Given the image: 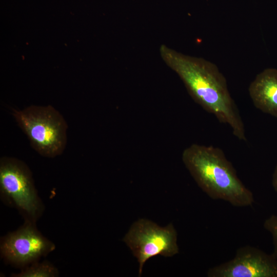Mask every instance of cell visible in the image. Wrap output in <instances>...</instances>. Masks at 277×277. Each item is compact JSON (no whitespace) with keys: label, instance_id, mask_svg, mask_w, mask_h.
Instances as JSON below:
<instances>
[{"label":"cell","instance_id":"1","mask_svg":"<svg viewBox=\"0 0 277 277\" xmlns=\"http://www.w3.org/2000/svg\"><path fill=\"white\" fill-rule=\"evenodd\" d=\"M160 53L196 102L220 123L229 126L237 138L246 141L242 117L228 91L226 78L217 66L204 58L184 54L165 45L160 47Z\"/></svg>","mask_w":277,"mask_h":277},{"label":"cell","instance_id":"2","mask_svg":"<svg viewBox=\"0 0 277 277\" xmlns=\"http://www.w3.org/2000/svg\"><path fill=\"white\" fill-rule=\"evenodd\" d=\"M183 160L200 187L212 199L240 207L254 202L252 192L239 178L221 149L194 145L184 152Z\"/></svg>","mask_w":277,"mask_h":277},{"label":"cell","instance_id":"3","mask_svg":"<svg viewBox=\"0 0 277 277\" xmlns=\"http://www.w3.org/2000/svg\"><path fill=\"white\" fill-rule=\"evenodd\" d=\"M13 114L33 147L41 154L53 157L63 151L67 125L53 107L31 106L14 110Z\"/></svg>","mask_w":277,"mask_h":277},{"label":"cell","instance_id":"4","mask_svg":"<svg viewBox=\"0 0 277 277\" xmlns=\"http://www.w3.org/2000/svg\"><path fill=\"white\" fill-rule=\"evenodd\" d=\"M123 241L137 259L139 276L149 259L159 255L170 257L179 253L177 233L172 224L162 227L149 220L140 219L133 224Z\"/></svg>","mask_w":277,"mask_h":277},{"label":"cell","instance_id":"5","mask_svg":"<svg viewBox=\"0 0 277 277\" xmlns=\"http://www.w3.org/2000/svg\"><path fill=\"white\" fill-rule=\"evenodd\" d=\"M209 277H277V259L251 246L240 247L230 261L212 267Z\"/></svg>","mask_w":277,"mask_h":277},{"label":"cell","instance_id":"6","mask_svg":"<svg viewBox=\"0 0 277 277\" xmlns=\"http://www.w3.org/2000/svg\"><path fill=\"white\" fill-rule=\"evenodd\" d=\"M0 187L4 195L32 217L39 210V202L31 178L24 165L12 159L3 158L0 164Z\"/></svg>","mask_w":277,"mask_h":277},{"label":"cell","instance_id":"7","mask_svg":"<svg viewBox=\"0 0 277 277\" xmlns=\"http://www.w3.org/2000/svg\"><path fill=\"white\" fill-rule=\"evenodd\" d=\"M54 247L30 225L7 235L1 246L2 254L7 260L21 264L34 261Z\"/></svg>","mask_w":277,"mask_h":277},{"label":"cell","instance_id":"8","mask_svg":"<svg viewBox=\"0 0 277 277\" xmlns=\"http://www.w3.org/2000/svg\"><path fill=\"white\" fill-rule=\"evenodd\" d=\"M249 94L254 106L277 117V69L267 68L250 83Z\"/></svg>","mask_w":277,"mask_h":277},{"label":"cell","instance_id":"9","mask_svg":"<svg viewBox=\"0 0 277 277\" xmlns=\"http://www.w3.org/2000/svg\"><path fill=\"white\" fill-rule=\"evenodd\" d=\"M57 271L51 264L47 263L35 264L26 268L15 276L18 277H50L54 276Z\"/></svg>","mask_w":277,"mask_h":277},{"label":"cell","instance_id":"10","mask_svg":"<svg viewBox=\"0 0 277 277\" xmlns=\"http://www.w3.org/2000/svg\"><path fill=\"white\" fill-rule=\"evenodd\" d=\"M264 227L272 235L273 244L272 254L277 259V215L273 214L266 219Z\"/></svg>","mask_w":277,"mask_h":277},{"label":"cell","instance_id":"11","mask_svg":"<svg viewBox=\"0 0 277 277\" xmlns=\"http://www.w3.org/2000/svg\"><path fill=\"white\" fill-rule=\"evenodd\" d=\"M272 186L274 190L277 192V165L274 170L272 177Z\"/></svg>","mask_w":277,"mask_h":277}]
</instances>
